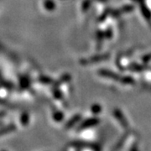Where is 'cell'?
<instances>
[{
  "label": "cell",
  "instance_id": "2",
  "mask_svg": "<svg viewBox=\"0 0 151 151\" xmlns=\"http://www.w3.org/2000/svg\"><path fill=\"white\" fill-rule=\"evenodd\" d=\"M1 151H6V150H1Z\"/></svg>",
  "mask_w": 151,
  "mask_h": 151
},
{
  "label": "cell",
  "instance_id": "1",
  "mask_svg": "<svg viewBox=\"0 0 151 151\" xmlns=\"http://www.w3.org/2000/svg\"><path fill=\"white\" fill-rule=\"evenodd\" d=\"M15 129H16V127L14 124L4 126V127H3V128L0 129V136H3V135L7 134L12 133V132H14Z\"/></svg>",
  "mask_w": 151,
  "mask_h": 151
}]
</instances>
